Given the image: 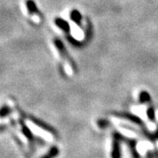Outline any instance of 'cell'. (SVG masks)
Instances as JSON below:
<instances>
[{
    "mask_svg": "<svg viewBox=\"0 0 158 158\" xmlns=\"http://www.w3.org/2000/svg\"><path fill=\"white\" fill-rule=\"evenodd\" d=\"M140 100L143 103H146L150 100V98H149V94L146 92V91H141L140 93Z\"/></svg>",
    "mask_w": 158,
    "mask_h": 158,
    "instance_id": "9c48e42d",
    "label": "cell"
},
{
    "mask_svg": "<svg viewBox=\"0 0 158 158\" xmlns=\"http://www.w3.org/2000/svg\"><path fill=\"white\" fill-rule=\"evenodd\" d=\"M26 6H27V11H28L29 14H31V15H38V16H40L39 9L37 8L36 4L34 3L33 0H27V1H26Z\"/></svg>",
    "mask_w": 158,
    "mask_h": 158,
    "instance_id": "277c9868",
    "label": "cell"
},
{
    "mask_svg": "<svg viewBox=\"0 0 158 158\" xmlns=\"http://www.w3.org/2000/svg\"><path fill=\"white\" fill-rule=\"evenodd\" d=\"M120 156V153H119V144H118L117 141H114V144H113V152H112V157L113 158H119Z\"/></svg>",
    "mask_w": 158,
    "mask_h": 158,
    "instance_id": "52a82bcc",
    "label": "cell"
},
{
    "mask_svg": "<svg viewBox=\"0 0 158 158\" xmlns=\"http://www.w3.org/2000/svg\"><path fill=\"white\" fill-rule=\"evenodd\" d=\"M55 24L56 27H58L61 30H62L65 34H70V27L66 20L62 19L61 18H56L55 19Z\"/></svg>",
    "mask_w": 158,
    "mask_h": 158,
    "instance_id": "7a4b0ae2",
    "label": "cell"
},
{
    "mask_svg": "<svg viewBox=\"0 0 158 158\" xmlns=\"http://www.w3.org/2000/svg\"><path fill=\"white\" fill-rule=\"evenodd\" d=\"M58 153H59L58 148L56 147H53L44 156H42L41 158H54L56 156L58 155Z\"/></svg>",
    "mask_w": 158,
    "mask_h": 158,
    "instance_id": "ba28073f",
    "label": "cell"
},
{
    "mask_svg": "<svg viewBox=\"0 0 158 158\" xmlns=\"http://www.w3.org/2000/svg\"><path fill=\"white\" fill-rule=\"evenodd\" d=\"M148 117L153 119V118H155V112H154V110H153L152 108H149L148 109Z\"/></svg>",
    "mask_w": 158,
    "mask_h": 158,
    "instance_id": "30bf717a",
    "label": "cell"
},
{
    "mask_svg": "<svg viewBox=\"0 0 158 158\" xmlns=\"http://www.w3.org/2000/svg\"><path fill=\"white\" fill-rule=\"evenodd\" d=\"M8 129V127L6 125H0V133L6 131V130Z\"/></svg>",
    "mask_w": 158,
    "mask_h": 158,
    "instance_id": "8fae6325",
    "label": "cell"
},
{
    "mask_svg": "<svg viewBox=\"0 0 158 158\" xmlns=\"http://www.w3.org/2000/svg\"><path fill=\"white\" fill-rule=\"evenodd\" d=\"M11 113V109L7 105H4L0 107V118H5Z\"/></svg>",
    "mask_w": 158,
    "mask_h": 158,
    "instance_id": "8992f818",
    "label": "cell"
},
{
    "mask_svg": "<svg viewBox=\"0 0 158 158\" xmlns=\"http://www.w3.org/2000/svg\"><path fill=\"white\" fill-rule=\"evenodd\" d=\"M69 16H70V19H72V21L77 24V26H78L79 27H82V16L78 11L73 10L70 12Z\"/></svg>",
    "mask_w": 158,
    "mask_h": 158,
    "instance_id": "5b68a950",
    "label": "cell"
},
{
    "mask_svg": "<svg viewBox=\"0 0 158 158\" xmlns=\"http://www.w3.org/2000/svg\"><path fill=\"white\" fill-rule=\"evenodd\" d=\"M54 44H55V47L59 53V56L62 59L66 72L69 75H72L74 73V70H75V66H74L73 62L71 61V58L69 56L67 49L65 48V47L62 44V41L58 38H56L54 40Z\"/></svg>",
    "mask_w": 158,
    "mask_h": 158,
    "instance_id": "6da1fadb",
    "label": "cell"
},
{
    "mask_svg": "<svg viewBox=\"0 0 158 158\" xmlns=\"http://www.w3.org/2000/svg\"><path fill=\"white\" fill-rule=\"evenodd\" d=\"M19 123H20V127H21V131H22L23 135L26 136V138L30 141V145H31V148L33 147V145H34V137L32 135V133L30 132V130L27 128V127L25 125V123L21 121V120H19Z\"/></svg>",
    "mask_w": 158,
    "mask_h": 158,
    "instance_id": "3957f363",
    "label": "cell"
}]
</instances>
